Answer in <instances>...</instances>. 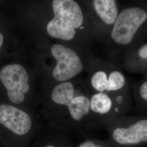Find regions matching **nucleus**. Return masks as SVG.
Listing matches in <instances>:
<instances>
[{
	"label": "nucleus",
	"instance_id": "obj_6",
	"mask_svg": "<svg viewBox=\"0 0 147 147\" xmlns=\"http://www.w3.org/2000/svg\"><path fill=\"white\" fill-rule=\"evenodd\" d=\"M0 124L16 137H24L31 131L32 121L24 111L12 105H0Z\"/></svg>",
	"mask_w": 147,
	"mask_h": 147
},
{
	"label": "nucleus",
	"instance_id": "obj_8",
	"mask_svg": "<svg viewBox=\"0 0 147 147\" xmlns=\"http://www.w3.org/2000/svg\"><path fill=\"white\" fill-rule=\"evenodd\" d=\"M112 136L115 142L121 145L147 142V118L139 119L126 127H117Z\"/></svg>",
	"mask_w": 147,
	"mask_h": 147
},
{
	"label": "nucleus",
	"instance_id": "obj_9",
	"mask_svg": "<svg viewBox=\"0 0 147 147\" xmlns=\"http://www.w3.org/2000/svg\"><path fill=\"white\" fill-rule=\"evenodd\" d=\"M125 64L132 73L147 75V42H142L128 51Z\"/></svg>",
	"mask_w": 147,
	"mask_h": 147
},
{
	"label": "nucleus",
	"instance_id": "obj_7",
	"mask_svg": "<svg viewBox=\"0 0 147 147\" xmlns=\"http://www.w3.org/2000/svg\"><path fill=\"white\" fill-rule=\"evenodd\" d=\"M91 84L98 92L109 93L121 92L128 88V84L124 75L117 70L107 72L98 70L91 78Z\"/></svg>",
	"mask_w": 147,
	"mask_h": 147
},
{
	"label": "nucleus",
	"instance_id": "obj_1",
	"mask_svg": "<svg viewBox=\"0 0 147 147\" xmlns=\"http://www.w3.org/2000/svg\"><path fill=\"white\" fill-rule=\"evenodd\" d=\"M147 34V3H139L120 11L111 31L112 40L128 48V51L143 42Z\"/></svg>",
	"mask_w": 147,
	"mask_h": 147
},
{
	"label": "nucleus",
	"instance_id": "obj_3",
	"mask_svg": "<svg viewBox=\"0 0 147 147\" xmlns=\"http://www.w3.org/2000/svg\"><path fill=\"white\" fill-rule=\"evenodd\" d=\"M51 98L55 103L66 106L74 121H81L90 110L88 98L78 94L73 84L69 82H64L55 86Z\"/></svg>",
	"mask_w": 147,
	"mask_h": 147
},
{
	"label": "nucleus",
	"instance_id": "obj_14",
	"mask_svg": "<svg viewBox=\"0 0 147 147\" xmlns=\"http://www.w3.org/2000/svg\"><path fill=\"white\" fill-rule=\"evenodd\" d=\"M3 42V37L2 36V34L0 33V47H2Z\"/></svg>",
	"mask_w": 147,
	"mask_h": 147
},
{
	"label": "nucleus",
	"instance_id": "obj_12",
	"mask_svg": "<svg viewBox=\"0 0 147 147\" xmlns=\"http://www.w3.org/2000/svg\"><path fill=\"white\" fill-rule=\"evenodd\" d=\"M78 147H102V146L89 140L82 142Z\"/></svg>",
	"mask_w": 147,
	"mask_h": 147
},
{
	"label": "nucleus",
	"instance_id": "obj_11",
	"mask_svg": "<svg viewBox=\"0 0 147 147\" xmlns=\"http://www.w3.org/2000/svg\"><path fill=\"white\" fill-rule=\"evenodd\" d=\"M90 110L95 113L106 115L113 107V101L109 94L97 92L90 99Z\"/></svg>",
	"mask_w": 147,
	"mask_h": 147
},
{
	"label": "nucleus",
	"instance_id": "obj_13",
	"mask_svg": "<svg viewBox=\"0 0 147 147\" xmlns=\"http://www.w3.org/2000/svg\"><path fill=\"white\" fill-rule=\"evenodd\" d=\"M42 147H57L56 145H55V144L53 143H48L45 145H44Z\"/></svg>",
	"mask_w": 147,
	"mask_h": 147
},
{
	"label": "nucleus",
	"instance_id": "obj_5",
	"mask_svg": "<svg viewBox=\"0 0 147 147\" xmlns=\"http://www.w3.org/2000/svg\"><path fill=\"white\" fill-rule=\"evenodd\" d=\"M51 53L57 61L53 73L56 80L64 82L82 71L83 64L77 53L72 49L55 44L51 48Z\"/></svg>",
	"mask_w": 147,
	"mask_h": 147
},
{
	"label": "nucleus",
	"instance_id": "obj_10",
	"mask_svg": "<svg viewBox=\"0 0 147 147\" xmlns=\"http://www.w3.org/2000/svg\"><path fill=\"white\" fill-rule=\"evenodd\" d=\"M93 8L97 16L106 25L114 26L119 13L115 0H94Z\"/></svg>",
	"mask_w": 147,
	"mask_h": 147
},
{
	"label": "nucleus",
	"instance_id": "obj_2",
	"mask_svg": "<svg viewBox=\"0 0 147 147\" xmlns=\"http://www.w3.org/2000/svg\"><path fill=\"white\" fill-rule=\"evenodd\" d=\"M53 18L47 26L51 37L64 40H70L75 36V29L81 26L84 16L79 4L73 0L53 1Z\"/></svg>",
	"mask_w": 147,
	"mask_h": 147
},
{
	"label": "nucleus",
	"instance_id": "obj_4",
	"mask_svg": "<svg viewBox=\"0 0 147 147\" xmlns=\"http://www.w3.org/2000/svg\"><path fill=\"white\" fill-rule=\"evenodd\" d=\"M0 79L11 102L16 104L22 103L25 94L30 89L29 76L25 68L19 64H8L1 69Z\"/></svg>",
	"mask_w": 147,
	"mask_h": 147
}]
</instances>
